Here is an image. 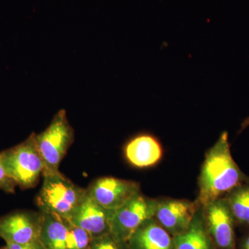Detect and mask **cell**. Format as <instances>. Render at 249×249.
<instances>
[{
	"instance_id": "obj_19",
	"label": "cell",
	"mask_w": 249,
	"mask_h": 249,
	"mask_svg": "<svg viewBox=\"0 0 249 249\" xmlns=\"http://www.w3.org/2000/svg\"><path fill=\"white\" fill-rule=\"evenodd\" d=\"M5 249H46L40 239L27 244H6Z\"/></svg>"
},
{
	"instance_id": "obj_21",
	"label": "cell",
	"mask_w": 249,
	"mask_h": 249,
	"mask_svg": "<svg viewBox=\"0 0 249 249\" xmlns=\"http://www.w3.org/2000/svg\"><path fill=\"white\" fill-rule=\"evenodd\" d=\"M249 126V116L248 117L246 118L245 120L242 121V124L240 125V129L239 130L238 134H240L241 132H243L245 129H247Z\"/></svg>"
},
{
	"instance_id": "obj_14",
	"label": "cell",
	"mask_w": 249,
	"mask_h": 249,
	"mask_svg": "<svg viewBox=\"0 0 249 249\" xmlns=\"http://www.w3.org/2000/svg\"><path fill=\"white\" fill-rule=\"evenodd\" d=\"M69 225L66 219L44 214L40 240L46 249H67Z\"/></svg>"
},
{
	"instance_id": "obj_8",
	"label": "cell",
	"mask_w": 249,
	"mask_h": 249,
	"mask_svg": "<svg viewBox=\"0 0 249 249\" xmlns=\"http://www.w3.org/2000/svg\"><path fill=\"white\" fill-rule=\"evenodd\" d=\"M200 204L196 200L160 198L157 199L154 218L173 237L188 230Z\"/></svg>"
},
{
	"instance_id": "obj_20",
	"label": "cell",
	"mask_w": 249,
	"mask_h": 249,
	"mask_svg": "<svg viewBox=\"0 0 249 249\" xmlns=\"http://www.w3.org/2000/svg\"><path fill=\"white\" fill-rule=\"evenodd\" d=\"M237 249H249V229L244 231V234L237 241Z\"/></svg>"
},
{
	"instance_id": "obj_11",
	"label": "cell",
	"mask_w": 249,
	"mask_h": 249,
	"mask_svg": "<svg viewBox=\"0 0 249 249\" xmlns=\"http://www.w3.org/2000/svg\"><path fill=\"white\" fill-rule=\"evenodd\" d=\"M126 160L138 168L156 165L161 160L163 149L160 139L149 132H142L129 139L124 147Z\"/></svg>"
},
{
	"instance_id": "obj_7",
	"label": "cell",
	"mask_w": 249,
	"mask_h": 249,
	"mask_svg": "<svg viewBox=\"0 0 249 249\" xmlns=\"http://www.w3.org/2000/svg\"><path fill=\"white\" fill-rule=\"evenodd\" d=\"M44 213L18 211L0 217V238L6 244H27L40 239Z\"/></svg>"
},
{
	"instance_id": "obj_9",
	"label": "cell",
	"mask_w": 249,
	"mask_h": 249,
	"mask_svg": "<svg viewBox=\"0 0 249 249\" xmlns=\"http://www.w3.org/2000/svg\"><path fill=\"white\" fill-rule=\"evenodd\" d=\"M87 190L93 200L106 209L113 211L119 209L142 193L140 183L112 177L94 180Z\"/></svg>"
},
{
	"instance_id": "obj_6",
	"label": "cell",
	"mask_w": 249,
	"mask_h": 249,
	"mask_svg": "<svg viewBox=\"0 0 249 249\" xmlns=\"http://www.w3.org/2000/svg\"><path fill=\"white\" fill-rule=\"evenodd\" d=\"M208 231L217 249H237L236 225L224 198L202 206Z\"/></svg>"
},
{
	"instance_id": "obj_4",
	"label": "cell",
	"mask_w": 249,
	"mask_h": 249,
	"mask_svg": "<svg viewBox=\"0 0 249 249\" xmlns=\"http://www.w3.org/2000/svg\"><path fill=\"white\" fill-rule=\"evenodd\" d=\"M35 139L45 171H60V163L74 141V131L67 119L66 111H58L48 127L35 134Z\"/></svg>"
},
{
	"instance_id": "obj_12",
	"label": "cell",
	"mask_w": 249,
	"mask_h": 249,
	"mask_svg": "<svg viewBox=\"0 0 249 249\" xmlns=\"http://www.w3.org/2000/svg\"><path fill=\"white\" fill-rule=\"evenodd\" d=\"M127 245L129 249H174V237L152 217L134 232Z\"/></svg>"
},
{
	"instance_id": "obj_18",
	"label": "cell",
	"mask_w": 249,
	"mask_h": 249,
	"mask_svg": "<svg viewBox=\"0 0 249 249\" xmlns=\"http://www.w3.org/2000/svg\"><path fill=\"white\" fill-rule=\"evenodd\" d=\"M16 187L17 185L8 175L0 157V189L5 193L13 194L16 191Z\"/></svg>"
},
{
	"instance_id": "obj_10",
	"label": "cell",
	"mask_w": 249,
	"mask_h": 249,
	"mask_svg": "<svg viewBox=\"0 0 249 249\" xmlns=\"http://www.w3.org/2000/svg\"><path fill=\"white\" fill-rule=\"evenodd\" d=\"M114 211L98 204L88 193L83 202L66 220L72 225L84 229L95 238L110 233Z\"/></svg>"
},
{
	"instance_id": "obj_2",
	"label": "cell",
	"mask_w": 249,
	"mask_h": 249,
	"mask_svg": "<svg viewBox=\"0 0 249 249\" xmlns=\"http://www.w3.org/2000/svg\"><path fill=\"white\" fill-rule=\"evenodd\" d=\"M43 183L36 196L40 212L67 219L88 196V190L77 186L60 171H45Z\"/></svg>"
},
{
	"instance_id": "obj_15",
	"label": "cell",
	"mask_w": 249,
	"mask_h": 249,
	"mask_svg": "<svg viewBox=\"0 0 249 249\" xmlns=\"http://www.w3.org/2000/svg\"><path fill=\"white\" fill-rule=\"evenodd\" d=\"M235 221L242 231L249 229V181L236 187L224 196Z\"/></svg>"
},
{
	"instance_id": "obj_3",
	"label": "cell",
	"mask_w": 249,
	"mask_h": 249,
	"mask_svg": "<svg viewBox=\"0 0 249 249\" xmlns=\"http://www.w3.org/2000/svg\"><path fill=\"white\" fill-rule=\"evenodd\" d=\"M35 134L33 132L24 142L0 152L8 175L22 189L34 188L46 169Z\"/></svg>"
},
{
	"instance_id": "obj_5",
	"label": "cell",
	"mask_w": 249,
	"mask_h": 249,
	"mask_svg": "<svg viewBox=\"0 0 249 249\" xmlns=\"http://www.w3.org/2000/svg\"><path fill=\"white\" fill-rule=\"evenodd\" d=\"M157 199L142 193L116 210L111 222L110 232L118 240L127 242L131 236L147 219L155 215Z\"/></svg>"
},
{
	"instance_id": "obj_1",
	"label": "cell",
	"mask_w": 249,
	"mask_h": 249,
	"mask_svg": "<svg viewBox=\"0 0 249 249\" xmlns=\"http://www.w3.org/2000/svg\"><path fill=\"white\" fill-rule=\"evenodd\" d=\"M249 181L232 158L229 133L222 132L206 152L198 178L199 193L196 200L204 206L224 197L236 187Z\"/></svg>"
},
{
	"instance_id": "obj_17",
	"label": "cell",
	"mask_w": 249,
	"mask_h": 249,
	"mask_svg": "<svg viewBox=\"0 0 249 249\" xmlns=\"http://www.w3.org/2000/svg\"><path fill=\"white\" fill-rule=\"evenodd\" d=\"M89 249H129L127 242L118 240L110 233L93 239Z\"/></svg>"
},
{
	"instance_id": "obj_16",
	"label": "cell",
	"mask_w": 249,
	"mask_h": 249,
	"mask_svg": "<svg viewBox=\"0 0 249 249\" xmlns=\"http://www.w3.org/2000/svg\"><path fill=\"white\" fill-rule=\"evenodd\" d=\"M68 225L67 249H89L93 239L92 236L81 228L69 222Z\"/></svg>"
},
{
	"instance_id": "obj_13",
	"label": "cell",
	"mask_w": 249,
	"mask_h": 249,
	"mask_svg": "<svg viewBox=\"0 0 249 249\" xmlns=\"http://www.w3.org/2000/svg\"><path fill=\"white\" fill-rule=\"evenodd\" d=\"M173 237L174 249H217L208 231L201 205L188 230Z\"/></svg>"
},
{
	"instance_id": "obj_22",
	"label": "cell",
	"mask_w": 249,
	"mask_h": 249,
	"mask_svg": "<svg viewBox=\"0 0 249 249\" xmlns=\"http://www.w3.org/2000/svg\"><path fill=\"white\" fill-rule=\"evenodd\" d=\"M0 249H5L4 247H2V248H0Z\"/></svg>"
}]
</instances>
